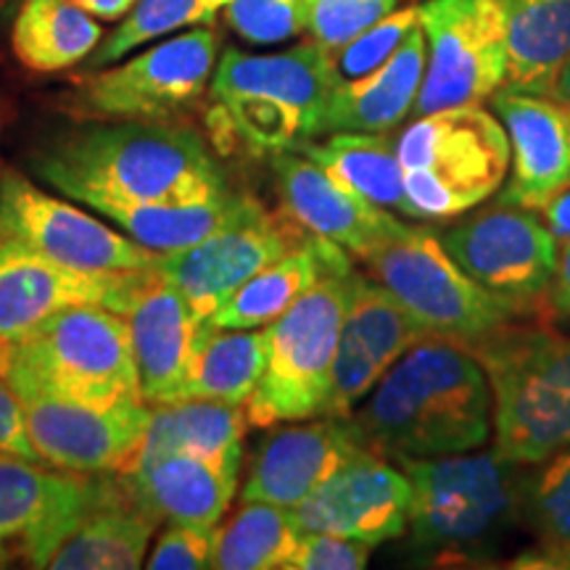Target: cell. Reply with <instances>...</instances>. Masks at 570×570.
<instances>
[{
    "label": "cell",
    "instance_id": "obj_1",
    "mask_svg": "<svg viewBox=\"0 0 570 570\" xmlns=\"http://www.w3.org/2000/svg\"><path fill=\"white\" fill-rule=\"evenodd\" d=\"M32 169L90 209L101 204L183 206L230 190L202 135L173 119H92L42 148Z\"/></svg>",
    "mask_w": 570,
    "mask_h": 570
},
{
    "label": "cell",
    "instance_id": "obj_2",
    "mask_svg": "<svg viewBox=\"0 0 570 570\" xmlns=\"http://www.w3.org/2000/svg\"><path fill=\"white\" fill-rule=\"evenodd\" d=\"M491 386L470 348L425 338L402 354L352 412L370 454L428 460L475 452L491 439Z\"/></svg>",
    "mask_w": 570,
    "mask_h": 570
},
{
    "label": "cell",
    "instance_id": "obj_3",
    "mask_svg": "<svg viewBox=\"0 0 570 570\" xmlns=\"http://www.w3.org/2000/svg\"><path fill=\"white\" fill-rule=\"evenodd\" d=\"M412 487L410 547L425 566H473L502 550L523 525V489L531 465L491 449L399 460Z\"/></svg>",
    "mask_w": 570,
    "mask_h": 570
},
{
    "label": "cell",
    "instance_id": "obj_4",
    "mask_svg": "<svg viewBox=\"0 0 570 570\" xmlns=\"http://www.w3.org/2000/svg\"><path fill=\"white\" fill-rule=\"evenodd\" d=\"M0 375L17 396L35 391L90 407L142 402L127 317L98 304L63 306L3 346Z\"/></svg>",
    "mask_w": 570,
    "mask_h": 570
},
{
    "label": "cell",
    "instance_id": "obj_5",
    "mask_svg": "<svg viewBox=\"0 0 570 570\" xmlns=\"http://www.w3.org/2000/svg\"><path fill=\"white\" fill-rule=\"evenodd\" d=\"M491 386V433L502 458L539 465L570 446V336L508 323L470 346Z\"/></svg>",
    "mask_w": 570,
    "mask_h": 570
},
{
    "label": "cell",
    "instance_id": "obj_6",
    "mask_svg": "<svg viewBox=\"0 0 570 570\" xmlns=\"http://www.w3.org/2000/svg\"><path fill=\"white\" fill-rule=\"evenodd\" d=\"M410 219H454L504 185L510 140L497 114L458 106L417 117L396 138Z\"/></svg>",
    "mask_w": 570,
    "mask_h": 570
},
{
    "label": "cell",
    "instance_id": "obj_7",
    "mask_svg": "<svg viewBox=\"0 0 570 570\" xmlns=\"http://www.w3.org/2000/svg\"><path fill=\"white\" fill-rule=\"evenodd\" d=\"M352 285L354 269L325 275L291 309L265 325L267 365L246 402L248 425L267 431L325 417Z\"/></svg>",
    "mask_w": 570,
    "mask_h": 570
},
{
    "label": "cell",
    "instance_id": "obj_8",
    "mask_svg": "<svg viewBox=\"0 0 570 570\" xmlns=\"http://www.w3.org/2000/svg\"><path fill=\"white\" fill-rule=\"evenodd\" d=\"M362 262L433 338L470 348L523 315L520 306L481 288L428 227L399 223Z\"/></svg>",
    "mask_w": 570,
    "mask_h": 570
},
{
    "label": "cell",
    "instance_id": "obj_9",
    "mask_svg": "<svg viewBox=\"0 0 570 570\" xmlns=\"http://www.w3.org/2000/svg\"><path fill=\"white\" fill-rule=\"evenodd\" d=\"M219 59L212 27L175 35L119 67L85 71L69 92L67 109L80 119H146L164 122L202 101Z\"/></svg>",
    "mask_w": 570,
    "mask_h": 570
},
{
    "label": "cell",
    "instance_id": "obj_10",
    "mask_svg": "<svg viewBox=\"0 0 570 570\" xmlns=\"http://www.w3.org/2000/svg\"><path fill=\"white\" fill-rule=\"evenodd\" d=\"M425 77L412 117L475 106L502 88L508 69L504 0H425Z\"/></svg>",
    "mask_w": 570,
    "mask_h": 570
},
{
    "label": "cell",
    "instance_id": "obj_11",
    "mask_svg": "<svg viewBox=\"0 0 570 570\" xmlns=\"http://www.w3.org/2000/svg\"><path fill=\"white\" fill-rule=\"evenodd\" d=\"M119 489V473L48 470L38 460L0 454V552L48 568L77 525Z\"/></svg>",
    "mask_w": 570,
    "mask_h": 570
},
{
    "label": "cell",
    "instance_id": "obj_12",
    "mask_svg": "<svg viewBox=\"0 0 570 570\" xmlns=\"http://www.w3.org/2000/svg\"><path fill=\"white\" fill-rule=\"evenodd\" d=\"M441 244L489 294L523 312L544 306L560 244L539 212L497 202L449 227Z\"/></svg>",
    "mask_w": 570,
    "mask_h": 570
},
{
    "label": "cell",
    "instance_id": "obj_13",
    "mask_svg": "<svg viewBox=\"0 0 570 570\" xmlns=\"http://www.w3.org/2000/svg\"><path fill=\"white\" fill-rule=\"evenodd\" d=\"M0 238L19 240L85 273H130L151 269L159 262V252L111 230L69 202L48 196L13 169L0 177Z\"/></svg>",
    "mask_w": 570,
    "mask_h": 570
},
{
    "label": "cell",
    "instance_id": "obj_14",
    "mask_svg": "<svg viewBox=\"0 0 570 570\" xmlns=\"http://www.w3.org/2000/svg\"><path fill=\"white\" fill-rule=\"evenodd\" d=\"M306 238L309 230H304L288 212H267L256 202L244 217L209 238L159 254L154 273L173 283L198 315L212 317L248 277L294 252Z\"/></svg>",
    "mask_w": 570,
    "mask_h": 570
},
{
    "label": "cell",
    "instance_id": "obj_15",
    "mask_svg": "<svg viewBox=\"0 0 570 570\" xmlns=\"http://www.w3.org/2000/svg\"><path fill=\"white\" fill-rule=\"evenodd\" d=\"M17 399L40 462L71 473H127L151 420L148 402L90 407L35 391Z\"/></svg>",
    "mask_w": 570,
    "mask_h": 570
},
{
    "label": "cell",
    "instance_id": "obj_16",
    "mask_svg": "<svg viewBox=\"0 0 570 570\" xmlns=\"http://www.w3.org/2000/svg\"><path fill=\"white\" fill-rule=\"evenodd\" d=\"M148 269L85 273L48 259L19 240L0 238V348L24 338L48 315L75 304H98L125 315Z\"/></svg>",
    "mask_w": 570,
    "mask_h": 570
},
{
    "label": "cell",
    "instance_id": "obj_17",
    "mask_svg": "<svg viewBox=\"0 0 570 570\" xmlns=\"http://www.w3.org/2000/svg\"><path fill=\"white\" fill-rule=\"evenodd\" d=\"M433 338L373 275L354 273L341 327L325 417H348L383 373L420 341Z\"/></svg>",
    "mask_w": 570,
    "mask_h": 570
},
{
    "label": "cell",
    "instance_id": "obj_18",
    "mask_svg": "<svg viewBox=\"0 0 570 570\" xmlns=\"http://www.w3.org/2000/svg\"><path fill=\"white\" fill-rule=\"evenodd\" d=\"M410 504L412 487L402 468L365 452L291 512L302 531L338 533L377 547L407 533Z\"/></svg>",
    "mask_w": 570,
    "mask_h": 570
},
{
    "label": "cell",
    "instance_id": "obj_19",
    "mask_svg": "<svg viewBox=\"0 0 570 570\" xmlns=\"http://www.w3.org/2000/svg\"><path fill=\"white\" fill-rule=\"evenodd\" d=\"M365 452L352 417H312L304 425H275L256 449L240 499L291 510Z\"/></svg>",
    "mask_w": 570,
    "mask_h": 570
},
{
    "label": "cell",
    "instance_id": "obj_20",
    "mask_svg": "<svg viewBox=\"0 0 570 570\" xmlns=\"http://www.w3.org/2000/svg\"><path fill=\"white\" fill-rule=\"evenodd\" d=\"M125 317L130 325L142 402H175L212 327V317L198 315L194 304L173 283L161 281L154 267Z\"/></svg>",
    "mask_w": 570,
    "mask_h": 570
},
{
    "label": "cell",
    "instance_id": "obj_21",
    "mask_svg": "<svg viewBox=\"0 0 570 570\" xmlns=\"http://www.w3.org/2000/svg\"><path fill=\"white\" fill-rule=\"evenodd\" d=\"M273 173L283 209L304 230L331 240L356 259H365L370 248L396 230L394 214L370 204L298 151L273 154Z\"/></svg>",
    "mask_w": 570,
    "mask_h": 570
},
{
    "label": "cell",
    "instance_id": "obj_22",
    "mask_svg": "<svg viewBox=\"0 0 570 570\" xmlns=\"http://www.w3.org/2000/svg\"><path fill=\"white\" fill-rule=\"evenodd\" d=\"M489 101L510 140V183L499 202L537 212L570 183V109L502 88Z\"/></svg>",
    "mask_w": 570,
    "mask_h": 570
},
{
    "label": "cell",
    "instance_id": "obj_23",
    "mask_svg": "<svg viewBox=\"0 0 570 570\" xmlns=\"http://www.w3.org/2000/svg\"><path fill=\"white\" fill-rule=\"evenodd\" d=\"M336 88L331 51L315 40L281 53H244L230 48L217 59L209 82L212 98L244 92L288 106L309 127L312 140L323 135L325 114Z\"/></svg>",
    "mask_w": 570,
    "mask_h": 570
},
{
    "label": "cell",
    "instance_id": "obj_24",
    "mask_svg": "<svg viewBox=\"0 0 570 570\" xmlns=\"http://www.w3.org/2000/svg\"><path fill=\"white\" fill-rule=\"evenodd\" d=\"M119 475L135 502L159 520L214 529L230 508L240 462L164 454Z\"/></svg>",
    "mask_w": 570,
    "mask_h": 570
},
{
    "label": "cell",
    "instance_id": "obj_25",
    "mask_svg": "<svg viewBox=\"0 0 570 570\" xmlns=\"http://www.w3.org/2000/svg\"><path fill=\"white\" fill-rule=\"evenodd\" d=\"M428 40L423 27H415L396 53L352 85L333 92L325 114L327 132H391L415 109L420 85L425 77Z\"/></svg>",
    "mask_w": 570,
    "mask_h": 570
},
{
    "label": "cell",
    "instance_id": "obj_26",
    "mask_svg": "<svg viewBox=\"0 0 570 570\" xmlns=\"http://www.w3.org/2000/svg\"><path fill=\"white\" fill-rule=\"evenodd\" d=\"M352 273L348 252L309 233V238L259 269L212 315L217 327H265L291 309L325 275Z\"/></svg>",
    "mask_w": 570,
    "mask_h": 570
},
{
    "label": "cell",
    "instance_id": "obj_27",
    "mask_svg": "<svg viewBox=\"0 0 570 570\" xmlns=\"http://www.w3.org/2000/svg\"><path fill=\"white\" fill-rule=\"evenodd\" d=\"M246 428L244 404L214 402V399L151 404L146 439L130 470L164 454H198V458L244 462Z\"/></svg>",
    "mask_w": 570,
    "mask_h": 570
},
{
    "label": "cell",
    "instance_id": "obj_28",
    "mask_svg": "<svg viewBox=\"0 0 570 570\" xmlns=\"http://www.w3.org/2000/svg\"><path fill=\"white\" fill-rule=\"evenodd\" d=\"M159 518L132 499L125 481L109 502L96 508L63 541L48 568L53 570H135L146 566Z\"/></svg>",
    "mask_w": 570,
    "mask_h": 570
},
{
    "label": "cell",
    "instance_id": "obj_29",
    "mask_svg": "<svg viewBox=\"0 0 570 570\" xmlns=\"http://www.w3.org/2000/svg\"><path fill=\"white\" fill-rule=\"evenodd\" d=\"M508 69L502 90L550 96L570 59V0H504Z\"/></svg>",
    "mask_w": 570,
    "mask_h": 570
},
{
    "label": "cell",
    "instance_id": "obj_30",
    "mask_svg": "<svg viewBox=\"0 0 570 570\" xmlns=\"http://www.w3.org/2000/svg\"><path fill=\"white\" fill-rule=\"evenodd\" d=\"M320 138L325 140H306L296 151L336 175L370 204L410 217L404 169L396 156V140L389 132L341 130L320 135Z\"/></svg>",
    "mask_w": 570,
    "mask_h": 570
},
{
    "label": "cell",
    "instance_id": "obj_31",
    "mask_svg": "<svg viewBox=\"0 0 570 570\" xmlns=\"http://www.w3.org/2000/svg\"><path fill=\"white\" fill-rule=\"evenodd\" d=\"M104 40V27L75 0H21L11 48L27 69L51 75L82 63Z\"/></svg>",
    "mask_w": 570,
    "mask_h": 570
},
{
    "label": "cell",
    "instance_id": "obj_32",
    "mask_svg": "<svg viewBox=\"0 0 570 570\" xmlns=\"http://www.w3.org/2000/svg\"><path fill=\"white\" fill-rule=\"evenodd\" d=\"M254 204L256 198L227 190L223 196L183 206L101 204L96 206V212L111 219L114 225L122 227L140 246L167 254L209 238L212 233L223 230V227L235 223L238 217H244Z\"/></svg>",
    "mask_w": 570,
    "mask_h": 570
},
{
    "label": "cell",
    "instance_id": "obj_33",
    "mask_svg": "<svg viewBox=\"0 0 570 570\" xmlns=\"http://www.w3.org/2000/svg\"><path fill=\"white\" fill-rule=\"evenodd\" d=\"M267 365V327H217L212 323L175 402L214 399L244 404Z\"/></svg>",
    "mask_w": 570,
    "mask_h": 570
},
{
    "label": "cell",
    "instance_id": "obj_34",
    "mask_svg": "<svg viewBox=\"0 0 570 570\" xmlns=\"http://www.w3.org/2000/svg\"><path fill=\"white\" fill-rule=\"evenodd\" d=\"M302 529L294 512L269 502H244L230 523L217 525L212 568L219 570H288Z\"/></svg>",
    "mask_w": 570,
    "mask_h": 570
},
{
    "label": "cell",
    "instance_id": "obj_35",
    "mask_svg": "<svg viewBox=\"0 0 570 570\" xmlns=\"http://www.w3.org/2000/svg\"><path fill=\"white\" fill-rule=\"evenodd\" d=\"M523 525L537 544L518 568H570V446L525 475Z\"/></svg>",
    "mask_w": 570,
    "mask_h": 570
},
{
    "label": "cell",
    "instance_id": "obj_36",
    "mask_svg": "<svg viewBox=\"0 0 570 570\" xmlns=\"http://www.w3.org/2000/svg\"><path fill=\"white\" fill-rule=\"evenodd\" d=\"M230 0H138L122 24L98 42V48L82 61L85 71H96L122 61L135 48L167 38L185 27H212L219 11Z\"/></svg>",
    "mask_w": 570,
    "mask_h": 570
},
{
    "label": "cell",
    "instance_id": "obj_37",
    "mask_svg": "<svg viewBox=\"0 0 570 570\" xmlns=\"http://www.w3.org/2000/svg\"><path fill=\"white\" fill-rule=\"evenodd\" d=\"M420 24V6H407V9H396L381 19L377 24L370 27L362 35H356L352 42L331 53L333 75H336L338 88L341 85H352L362 77L373 75L381 69L396 48L410 38V32Z\"/></svg>",
    "mask_w": 570,
    "mask_h": 570
},
{
    "label": "cell",
    "instance_id": "obj_38",
    "mask_svg": "<svg viewBox=\"0 0 570 570\" xmlns=\"http://www.w3.org/2000/svg\"><path fill=\"white\" fill-rule=\"evenodd\" d=\"M309 11L312 0H230L225 21L252 46H275L304 35Z\"/></svg>",
    "mask_w": 570,
    "mask_h": 570
},
{
    "label": "cell",
    "instance_id": "obj_39",
    "mask_svg": "<svg viewBox=\"0 0 570 570\" xmlns=\"http://www.w3.org/2000/svg\"><path fill=\"white\" fill-rule=\"evenodd\" d=\"M396 9L399 0H312L306 35L333 53Z\"/></svg>",
    "mask_w": 570,
    "mask_h": 570
},
{
    "label": "cell",
    "instance_id": "obj_40",
    "mask_svg": "<svg viewBox=\"0 0 570 570\" xmlns=\"http://www.w3.org/2000/svg\"><path fill=\"white\" fill-rule=\"evenodd\" d=\"M217 525H183L169 523V529L156 541L148 554L146 568L151 570H204L212 568Z\"/></svg>",
    "mask_w": 570,
    "mask_h": 570
},
{
    "label": "cell",
    "instance_id": "obj_41",
    "mask_svg": "<svg viewBox=\"0 0 570 570\" xmlns=\"http://www.w3.org/2000/svg\"><path fill=\"white\" fill-rule=\"evenodd\" d=\"M373 547L338 533L302 531L288 570H362L367 568Z\"/></svg>",
    "mask_w": 570,
    "mask_h": 570
},
{
    "label": "cell",
    "instance_id": "obj_42",
    "mask_svg": "<svg viewBox=\"0 0 570 570\" xmlns=\"http://www.w3.org/2000/svg\"><path fill=\"white\" fill-rule=\"evenodd\" d=\"M0 454H11V458L38 460L30 436H27L24 412H21V402L13 394V389L0 375Z\"/></svg>",
    "mask_w": 570,
    "mask_h": 570
},
{
    "label": "cell",
    "instance_id": "obj_43",
    "mask_svg": "<svg viewBox=\"0 0 570 570\" xmlns=\"http://www.w3.org/2000/svg\"><path fill=\"white\" fill-rule=\"evenodd\" d=\"M544 309L552 323L570 325V244H560L558 269L544 296Z\"/></svg>",
    "mask_w": 570,
    "mask_h": 570
},
{
    "label": "cell",
    "instance_id": "obj_44",
    "mask_svg": "<svg viewBox=\"0 0 570 570\" xmlns=\"http://www.w3.org/2000/svg\"><path fill=\"white\" fill-rule=\"evenodd\" d=\"M537 212L558 238V244H570V183L566 188H560L550 202L541 204Z\"/></svg>",
    "mask_w": 570,
    "mask_h": 570
},
{
    "label": "cell",
    "instance_id": "obj_45",
    "mask_svg": "<svg viewBox=\"0 0 570 570\" xmlns=\"http://www.w3.org/2000/svg\"><path fill=\"white\" fill-rule=\"evenodd\" d=\"M75 3L88 11L90 17L104 19V21H117V19H125L138 0H75Z\"/></svg>",
    "mask_w": 570,
    "mask_h": 570
},
{
    "label": "cell",
    "instance_id": "obj_46",
    "mask_svg": "<svg viewBox=\"0 0 570 570\" xmlns=\"http://www.w3.org/2000/svg\"><path fill=\"white\" fill-rule=\"evenodd\" d=\"M550 98H554V101L566 106V109H570V59L562 63V69L558 71V77H554Z\"/></svg>",
    "mask_w": 570,
    "mask_h": 570
},
{
    "label": "cell",
    "instance_id": "obj_47",
    "mask_svg": "<svg viewBox=\"0 0 570 570\" xmlns=\"http://www.w3.org/2000/svg\"><path fill=\"white\" fill-rule=\"evenodd\" d=\"M6 122V106H3V98H0V127Z\"/></svg>",
    "mask_w": 570,
    "mask_h": 570
},
{
    "label": "cell",
    "instance_id": "obj_48",
    "mask_svg": "<svg viewBox=\"0 0 570 570\" xmlns=\"http://www.w3.org/2000/svg\"><path fill=\"white\" fill-rule=\"evenodd\" d=\"M6 560H9V558H6V554L0 552V566H6Z\"/></svg>",
    "mask_w": 570,
    "mask_h": 570
},
{
    "label": "cell",
    "instance_id": "obj_49",
    "mask_svg": "<svg viewBox=\"0 0 570 570\" xmlns=\"http://www.w3.org/2000/svg\"><path fill=\"white\" fill-rule=\"evenodd\" d=\"M0 356H3V348H0Z\"/></svg>",
    "mask_w": 570,
    "mask_h": 570
}]
</instances>
